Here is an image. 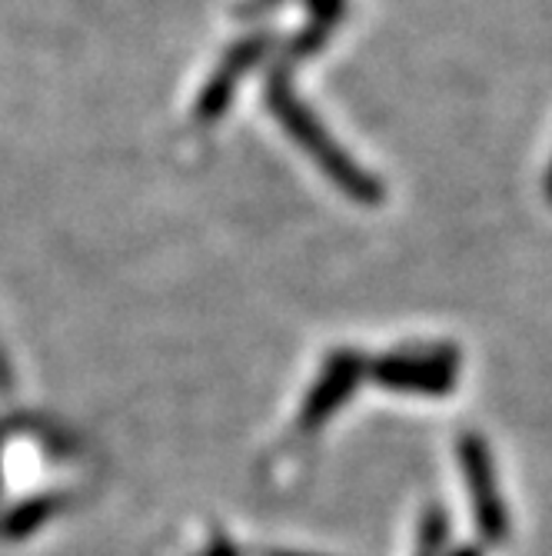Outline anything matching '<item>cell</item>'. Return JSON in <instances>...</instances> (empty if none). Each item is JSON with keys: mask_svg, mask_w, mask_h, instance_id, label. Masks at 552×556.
Segmentation results:
<instances>
[{"mask_svg": "<svg viewBox=\"0 0 552 556\" xmlns=\"http://www.w3.org/2000/svg\"><path fill=\"white\" fill-rule=\"evenodd\" d=\"M270 108L283 121V127L293 134V140L304 143L310 154L317 157V164L333 177V184H339L349 197H357V200H376L380 197V187L357 164H349L343 157V150L320 130V124L296 104V97L286 90V84L283 87L270 84Z\"/></svg>", "mask_w": 552, "mask_h": 556, "instance_id": "obj_1", "label": "cell"}, {"mask_svg": "<svg viewBox=\"0 0 552 556\" xmlns=\"http://www.w3.org/2000/svg\"><path fill=\"white\" fill-rule=\"evenodd\" d=\"M254 58H260V43H240L233 54L223 61V67L217 71V77L210 80V87L204 90V97H200V108H196V114L200 117H217L223 108H227V100H230V93H233V87H236V80H240V74L254 64Z\"/></svg>", "mask_w": 552, "mask_h": 556, "instance_id": "obj_2", "label": "cell"}, {"mask_svg": "<svg viewBox=\"0 0 552 556\" xmlns=\"http://www.w3.org/2000/svg\"><path fill=\"white\" fill-rule=\"evenodd\" d=\"M549 193H552V174H549Z\"/></svg>", "mask_w": 552, "mask_h": 556, "instance_id": "obj_3", "label": "cell"}]
</instances>
